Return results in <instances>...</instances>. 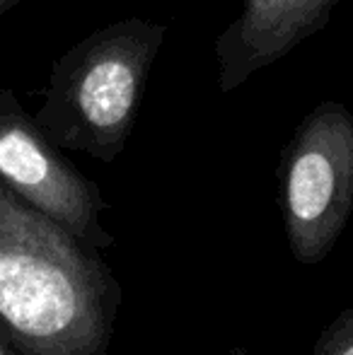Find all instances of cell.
<instances>
[{
	"instance_id": "6da1fadb",
	"label": "cell",
	"mask_w": 353,
	"mask_h": 355,
	"mask_svg": "<svg viewBox=\"0 0 353 355\" xmlns=\"http://www.w3.org/2000/svg\"><path fill=\"white\" fill-rule=\"evenodd\" d=\"M119 288L94 247L0 182V319L27 355H104Z\"/></svg>"
},
{
	"instance_id": "7a4b0ae2",
	"label": "cell",
	"mask_w": 353,
	"mask_h": 355,
	"mask_svg": "<svg viewBox=\"0 0 353 355\" xmlns=\"http://www.w3.org/2000/svg\"><path fill=\"white\" fill-rule=\"evenodd\" d=\"M167 24L121 19L97 29L53 66L34 121L58 148L114 162L131 138Z\"/></svg>"
},
{
	"instance_id": "3957f363",
	"label": "cell",
	"mask_w": 353,
	"mask_h": 355,
	"mask_svg": "<svg viewBox=\"0 0 353 355\" xmlns=\"http://www.w3.org/2000/svg\"><path fill=\"white\" fill-rule=\"evenodd\" d=\"M281 211L298 263H320L353 213V114L325 102L307 114L281 159Z\"/></svg>"
},
{
	"instance_id": "277c9868",
	"label": "cell",
	"mask_w": 353,
	"mask_h": 355,
	"mask_svg": "<svg viewBox=\"0 0 353 355\" xmlns=\"http://www.w3.org/2000/svg\"><path fill=\"white\" fill-rule=\"evenodd\" d=\"M0 182L89 247L114 244L99 220L104 198L97 184L63 157L10 89H0Z\"/></svg>"
},
{
	"instance_id": "5b68a950",
	"label": "cell",
	"mask_w": 353,
	"mask_h": 355,
	"mask_svg": "<svg viewBox=\"0 0 353 355\" xmlns=\"http://www.w3.org/2000/svg\"><path fill=\"white\" fill-rule=\"evenodd\" d=\"M339 0H245L242 12L216 39L223 92L281 61L288 51L320 32Z\"/></svg>"
},
{
	"instance_id": "8992f818",
	"label": "cell",
	"mask_w": 353,
	"mask_h": 355,
	"mask_svg": "<svg viewBox=\"0 0 353 355\" xmlns=\"http://www.w3.org/2000/svg\"><path fill=\"white\" fill-rule=\"evenodd\" d=\"M312 355H353V307L344 309L320 334Z\"/></svg>"
},
{
	"instance_id": "52a82bcc",
	"label": "cell",
	"mask_w": 353,
	"mask_h": 355,
	"mask_svg": "<svg viewBox=\"0 0 353 355\" xmlns=\"http://www.w3.org/2000/svg\"><path fill=\"white\" fill-rule=\"evenodd\" d=\"M17 3H19V0H0V15L8 12V10H10V8H15Z\"/></svg>"
},
{
	"instance_id": "ba28073f",
	"label": "cell",
	"mask_w": 353,
	"mask_h": 355,
	"mask_svg": "<svg viewBox=\"0 0 353 355\" xmlns=\"http://www.w3.org/2000/svg\"><path fill=\"white\" fill-rule=\"evenodd\" d=\"M227 355H250V353H247L245 348H232V351L227 353Z\"/></svg>"
},
{
	"instance_id": "9c48e42d",
	"label": "cell",
	"mask_w": 353,
	"mask_h": 355,
	"mask_svg": "<svg viewBox=\"0 0 353 355\" xmlns=\"http://www.w3.org/2000/svg\"><path fill=\"white\" fill-rule=\"evenodd\" d=\"M0 355H10V353H8V348H5V343H3V341H0Z\"/></svg>"
}]
</instances>
